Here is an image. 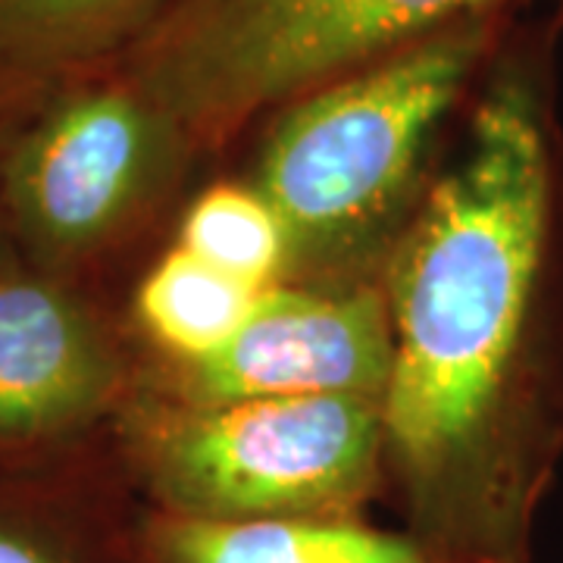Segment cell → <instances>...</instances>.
I'll list each match as a JSON object with an SVG mask.
<instances>
[{
	"label": "cell",
	"mask_w": 563,
	"mask_h": 563,
	"mask_svg": "<svg viewBox=\"0 0 563 563\" xmlns=\"http://www.w3.org/2000/svg\"><path fill=\"white\" fill-rule=\"evenodd\" d=\"M383 285L404 529L461 563H532L563 461V144L526 57L488 69Z\"/></svg>",
	"instance_id": "6da1fadb"
},
{
	"label": "cell",
	"mask_w": 563,
	"mask_h": 563,
	"mask_svg": "<svg viewBox=\"0 0 563 563\" xmlns=\"http://www.w3.org/2000/svg\"><path fill=\"white\" fill-rule=\"evenodd\" d=\"M495 44L498 16L463 22L276 110L247 181L285 229L288 282L383 276L429 185L439 132Z\"/></svg>",
	"instance_id": "7a4b0ae2"
},
{
	"label": "cell",
	"mask_w": 563,
	"mask_h": 563,
	"mask_svg": "<svg viewBox=\"0 0 563 563\" xmlns=\"http://www.w3.org/2000/svg\"><path fill=\"white\" fill-rule=\"evenodd\" d=\"M147 510L207 523L363 514L385 476L383 404L179 401L135 376L113 417Z\"/></svg>",
	"instance_id": "3957f363"
},
{
	"label": "cell",
	"mask_w": 563,
	"mask_h": 563,
	"mask_svg": "<svg viewBox=\"0 0 563 563\" xmlns=\"http://www.w3.org/2000/svg\"><path fill=\"white\" fill-rule=\"evenodd\" d=\"M507 0H176L120 66L217 151L269 110Z\"/></svg>",
	"instance_id": "277c9868"
},
{
	"label": "cell",
	"mask_w": 563,
	"mask_h": 563,
	"mask_svg": "<svg viewBox=\"0 0 563 563\" xmlns=\"http://www.w3.org/2000/svg\"><path fill=\"white\" fill-rule=\"evenodd\" d=\"M201 151L120 63L44 91L0 154V213L16 257L76 282L117 251Z\"/></svg>",
	"instance_id": "5b68a950"
},
{
	"label": "cell",
	"mask_w": 563,
	"mask_h": 563,
	"mask_svg": "<svg viewBox=\"0 0 563 563\" xmlns=\"http://www.w3.org/2000/svg\"><path fill=\"white\" fill-rule=\"evenodd\" d=\"M391 376V317L383 279L282 282L242 329L195 363H157L139 379L198 404L263 398H366L383 404Z\"/></svg>",
	"instance_id": "8992f818"
},
{
	"label": "cell",
	"mask_w": 563,
	"mask_h": 563,
	"mask_svg": "<svg viewBox=\"0 0 563 563\" xmlns=\"http://www.w3.org/2000/svg\"><path fill=\"white\" fill-rule=\"evenodd\" d=\"M135 385L117 332L79 291L16 257L0 261V463L113 420Z\"/></svg>",
	"instance_id": "52a82bcc"
},
{
	"label": "cell",
	"mask_w": 563,
	"mask_h": 563,
	"mask_svg": "<svg viewBox=\"0 0 563 563\" xmlns=\"http://www.w3.org/2000/svg\"><path fill=\"white\" fill-rule=\"evenodd\" d=\"M132 551L135 563H461L410 529H383L363 514L207 523L144 510Z\"/></svg>",
	"instance_id": "ba28073f"
},
{
	"label": "cell",
	"mask_w": 563,
	"mask_h": 563,
	"mask_svg": "<svg viewBox=\"0 0 563 563\" xmlns=\"http://www.w3.org/2000/svg\"><path fill=\"white\" fill-rule=\"evenodd\" d=\"M176 0H0V113L129 54Z\"/></svg>",
	"instance_id": "9c48e42d"
},
{
	"label": "cell",
	"mask_w": 563,
	"mask_h": 563,
	"mask_svg": "<svg viewBox=\"0 0 563 563\" xmlns=\"http://www.w3.org/2000/svg\"><path fill=\"white\" fill-rule=\"evenodd\" d=\"M263 291L173 244L135 285L132 320L161 363H195L242 329Z\"/></svg>",
	"instance_id": "30bf717a"
},
{
	"label": "cell",
	"mask_w": 563,
	"mask_h": 563,
	"mask_svg": "<svg viewBox=\"0 0 563 563\" xmlns=\"http://www.w3.org/2000/svg\"><path fill=\"white\" fill-rule=\"evenodd\" d=\"M179 247L254 288L288 282V239L251 181L203 188L179 222Z\"/></svg>",
	"instance_id": "8fae6325"
},
{
	"label": "cell",
	"mask_w": 563,
	"mask_h": 563,
	"mask_svg": "<svg viewBox=\"0 0 563 563\" xmlns=\"http://www.w3.org/2000/svg\"><path fill=\"white\" fill-rule=\"evenodd\" d=\"M0 563H85V551L57 526L0 504Z\"/></svg>",
	"instance_id": "7c38bea8"
},
{
	"label": "cell",
	"mask_w": 563,
	"mask_h": 563,
	"mask_svg": "<svg viewBox=\"0 0 563 563\" xmlns=\"http://www.w3.org/2000/svg\"><path fill=\"white\" fill-rule=\"evenodd\" d=\"M16 117H3L0 113V154H3V141H7V132H10V125H13ZM13 254V244L7 239V225H3V213H0V261H7Z\"/></svg>",
	"instance_id": "4fadbf2b"
}]
</instances>
